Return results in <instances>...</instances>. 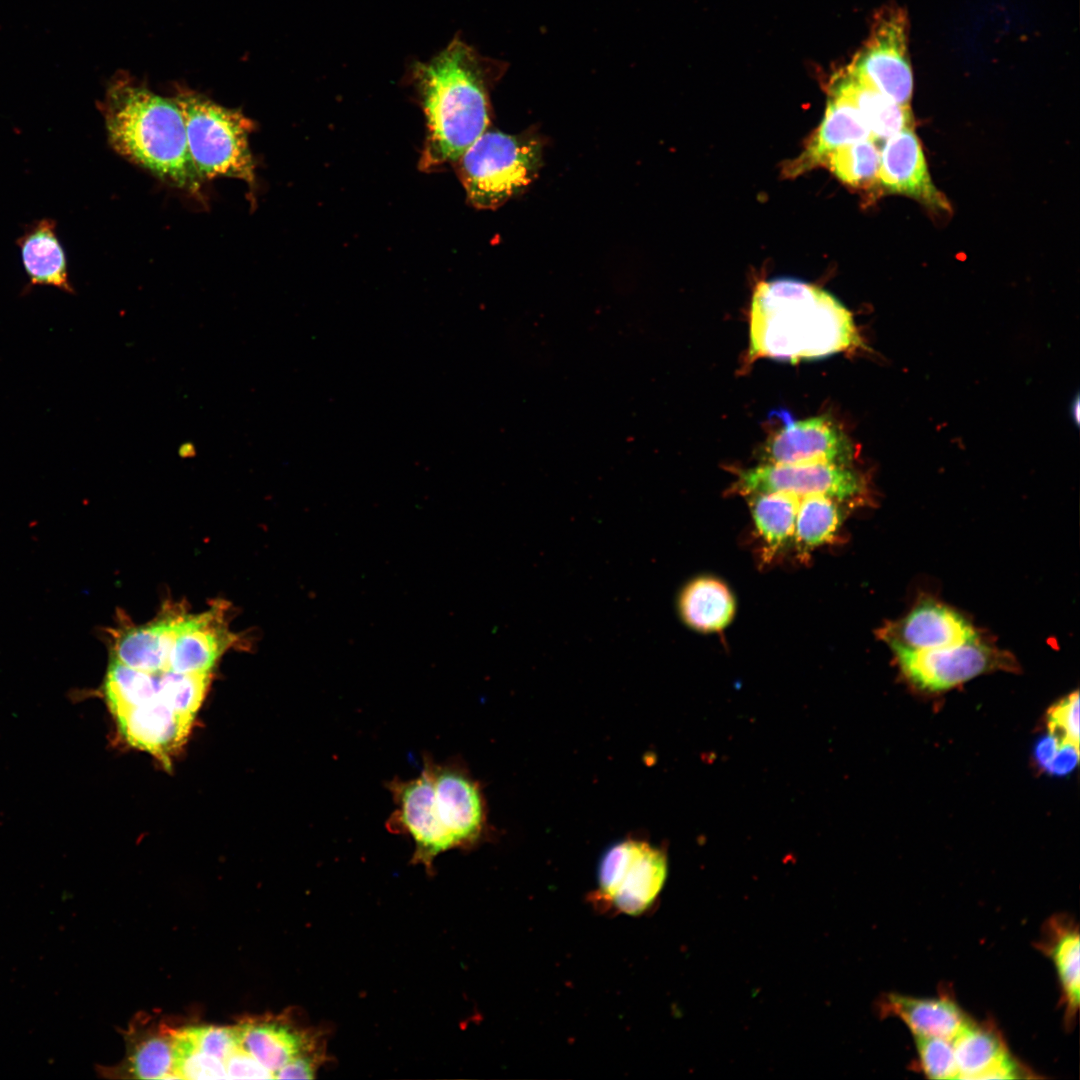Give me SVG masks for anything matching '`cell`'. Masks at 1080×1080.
Listing matches in <instances>:
<instances>
[{"mask_svg": "<svg viewBox=\"0 0 1080 1080\" xmlns=\"http://www.w3.org/2000/svg\"><path fill=\"white\" fill-rule=\"evenodd\" d=\"M237 641L228 629L223 603L209 610L188 614L171 648L169 671L187 674L210 673L217 659Z\"/></svg>", "mask_w": 1080, "mask_h": 1080, "instance_id": "cell-16", "label": "cell"}, {"mask_svg": "<svg viewBox=\"0 0 1080 1080\" xmlns=\"http://www.w3.org/2000/svg\"><path fill=\"white\" fill-rule=\"evenodd\" d=\"M678 609L685 624L700 632L725 628L735 613V600L728 587L713 577H699L681 591Z\"/></svg>", "mask_w": 1080, "mask_h": 1080, "instance_id": "cell-25", "label": "cell"}, {"mask_svg": "<svg viewBox=\"0 0 1080 1080\" xmlns=\"http://www.w3.org/2000/svg\"><path fill=\"white\" fill-rule=\"evenodd\" d=\"M1040 768L1058 776L1069 774L1078 764L1079 748L1060 742L1048 734L1041 738L1034 749Z\"/></svg>", "mask_w": 1080, "mask_h": 1080, "instance_id": "cell-35", "label": "cell"}, {"mask_svg": "<svg viewBox=\"0 0 1080 1080\" xmlns=\"http://www.w3.org/2000/svg\"><path fill=\"white\" fill-rule=\"evenodd\" d=\"M210 673H159L158 699L179 714L194 718L207 692Z\"/></svg>", "mask_w": 1080, "mask_h": 1080, "instance_id": "cell-30", "label": "cell"}, {"mask_svg": "<svg viewBox=\"0 0 1080 1080\" xmlns=\"http://www.w3.org/2000/svg\"><path fill=\"white\" fill-rule=\"evenodd\" d=\"M159 673L131 668L111 658L103 690L112 714L157 699Z\"/></svg>", "mask_w": 1080, "mask_h": 1080, "instance_id": "cell-28", "label": "cell"}, {"mask_svg": "<svg viewBox=\"0 0 1080 1080\" xmlns=\"http://www.w3.org/2000/svg\"><path fill=\"white\" fill-rule=\"evenodd\" d=\"M957 1079H1014L1020 1072L991 1029L969 1022L952 1040Z\"/></svg>", "mask_w": 1080, "mask_h": 1080, "instance_id": "cell-20", "label": "cell"}, {"mask_svg": "<svg viewBox=\"0 0 1080 1080\" xmlns=\"http://www.w3.org/2000/svg\"><path fill=\"white\" fill-rule=\"evenodd\" d=\"M878 182L888 191L910 196L939 210H948L944 195L935 187L921 144L912 129L887 138L880 154Z\"/></svg>", "mask_w": 1080, "mask_h": 1080, "instance_id": "cell-15", "label": "cell"}, {"mask_svg": "<svg viewBox=\"0 0 1080 1080\" xmlns=\"http://www.w3.org/2000/svg\"><path fill=\"white\" fill-rule=\"evenodd\" d=\"M922 1071L931 1079H957L952 1040L934 1036H914Z\"/></svg>", "mask_w": 1080, "mask_h": 1080, "instance_id": "cell-33", "label": "cell"}, {"mask_svg": "<svg viewBox=\"0 0 1080 1080\" xmlns=\"http://www.w3.org/2000/svg\"><path fill=\"white\" fill-rule=\"evenodd\" d=\"M188 614L184 607L175 605L164 607L145 624L120 622L109 632L111 658L146 672L168 671L171 648Z\"/></svg>", "mask_w": 1080, "mask_h": 1080, "instance_id": "cell-14", "label": "cell"}, {"mask_svg": "<svg viewBox=\"0 0 1080 1080\" xmlns=\"http://www.w3.org/2000/svg\"><path fill=\"white\" fill-rule=\"evenodd\" d=\"M195 1046L202 1052L225 1060L237 1047L234 1027L192 1026L185 1028Z\"/></svg>", "mask_w": 1080, "mask_h": 1080, "instance_id": "cell-36", "label": "cell"}, {"mask_svg": "<svg viewBox=\"0 0 1080 1080\" xmlns=\"http://www.w3.org/2000/svg\"><path fill=\"white\" fill-rule=\"evenodd\" d=\"M127 1053L117 1067L97 1065L102 1077L177 1079L174 1074L173 1029L165 1024L141 1022L126 1033Z\"/></svg>", "mask_w": 1080, "mask_h": 1080, "instance_id": "cell-19", "label": "cell"}, {"mask_svg": "<svg viewBox=\"0 0 1080 1080\" xmlns=\"http://www.w3.org/2000/svg\"><path fill=\"white\" fill-rule=\"evenodd\" d=\"M226 1073L232 1079H268L271 1073L254 1057L237 1047L224 1060Z\"/></svg>", "mask_w": 1080, "mask_h": 1080, "instance_id": "cell-37", "label": "cell"}, {"mask_svg": "<svg viewBox=\"0 0 1080 1080\" xmlns=\"http://www.w3.org/2000/svg\"><path fill=\"white\" fill-rule=\"evenodd\" d=\"M234 1028L238 1047L264 1066L272 1078L299 1057L327 1058L323 1032L300 1026L288 1016L247 1018Z\"/></svg>", "mask_w": 1080, "mask_h": 1080, "instance_id": "cell-13", "label": "cell"}, {"mask_svg": "<svg viewBox=\"0 0 1080 1080\" xmlns=\"http://www.w3.org/2000/svg\"><path fill=\"white\" fill-rule=\"evenodd\" d=\"M423 760L433 779V813L452 849L472 846L482 836L485 825L484 802L478 784L455 761L437 763L429 755Z\"/></svg>", "mask_w": 1080, "mask_h": 1080, "instance_id": "cell-10", "label": "cell"}, {"mask_svg": "<svg viewBox=\"0 0 1080 1080\" xmlns=\"http://www.w3.org/2000/svg\"><path fill=\"white\" fill-rule=\"evenodd\" d=\"M749 361L771 358L796 363L821 359L861 345L848 309L827 291L782 278L754 290Z\"/></svg>", "mask_w": 1080, "mask_h": 1080, "instance_id": "cell-2", "label": "cell"}, {"mask_svg": "<svg viewBox=\"0 0 1080 1080\" xmlns=\"http://www.w3.org/2000/svg\"><path fill=\"white\" fill-rule=\"evenodd\" d=\"M17 245L29 278L28 287L48 285L74 293L68 278L66 255L53 219L44 218L28 225L17 239Z\"/></svg>", "mask_w": 1080, "mask_h": 1080, "instance_id": "cell-22", "label": "cell"}, {"mask_svg": "<svg viewBox=\"0 0 1080 1080\" xmlns=\"http://www.w3.org/2000/svg\"><path fill=\"white\" fill-rule=\"evenodd\" d=\"M884 1009L901 1019L914 1036L953 1040L970 1022L956 1003L947 998L922 999L889 994Z\"/></svg>", "mask_w": 1080, "mask_h": 1080, "instance_id": "cell-24", "label": "cell"}, {"mask_svg": "<svg viewBox=\"0 0 1080 1080\" xmlns=\"http://www.w3.org/2000/svg\"><path fill=\"white\" fill-rule=\"evenodd\" d=\"M108 140L126 159L190 192L202 184L189 152L184 119L162 97L127 73L110 82L102 103Z\"/></svg>", "mask_w": 1080, "mask_h": 1080, "instance_id": "cell-3", "label": "cell"}, {"mask_svg": "<svg viewBox=\"0 0 1080 1080\" xmlns=\"http://www.w3.org/2000/svg\"><path fill=\"white\" fill-rule=\"evenodd\" d=\"M541 159L542 148L536 139L486 130L456 162L470 203L492 209L533 181Z\"/></svg>", "mask_w": 1080, "mask_h": 1080, "instance_id": "cell-5", "label": "cell"}, {"mask_svg": "<svg viewBox=\"0 0 1080 1080\" xmlns=\"http://www.w3.org/2000/svg\"><path fill=\"white\" fill-rule=\"evenodd\" d=\"M386 788L396 806L386 821V828L391 833L411 838L414 842L412 863L421 864L431 872L435 858L451 846L431 812L433 779L427 763L423 760L419 776L409 780L395 777L386 782Z\"/></svg>", "mask_w": 1080, "mask_h": 1080, "instance_id": "cell-11", "label": "cell"}, {"mask_svg": "<svg viewBox=\"0 0 1080 1080\" xmlns=\"http://www.w3.org/2000/svg\"><path fill=\"white\" fill-rule=\"evenodd\" d=\"M173 1058L177 1079H228L223 1060L200 1051L185 1028L173 1029Z\"/></svg>", "mask_w": 1080, "mask_h": 1080, "instance_id": "cell-31", "label": "cell"}, {"mask_svg": "<svg viewBox=\"0 0 1080 1080\" xmlns=\"http://www.w3.org/2000/svg\"><path fill=\"white\" fill-rule=\"evenodd\" d=\"M1049 734L1079 748V694L1075 691L1053 705L1047 714Z\"/></svg>", "mask_w": 1080, "mask_h": 1080, "instance_id": "cell-34", "label": "cell"}, {"mask_svg": "<svg viewBox=\"0 0 1080 1080\" xmlns=\"http://www.w3.org/2000/svg\"><path fill=\"white\" fill-rule=\"evenodd\" d=\"M783 426L762 448L764 463H829L848 466L854 451L845 432L826 415L794 420L781 415Z\"/></svg>", "mask_w": 1080, "mask_h": 1080, "instance_id": "cell-12", "label": "cell"}, {"mask_svg": "<svg viewBox=\"0 0 1080 1080\" xmlns=\"http://www.w3.org/2000/svg\"><path fill=\"white\" fill-rule=\"evenodd\" d=\"M190 155L201 179L230 177L255 184L249 147L254 123L241 111L224 107L195 91L178 88Z\"/></svg>", "mask_w": 1080, "mask_h": 1080, "instance_id": "cell-4", "label": "cell"}, {"mask_svg": "<svg viewBox=\"0 0 1080 1080\" xmlns=\"http://www.w3.org/2000/svg\"><path fill=\"white\" fill-rule=\"evenodd\" d=\"M868 139L874 138L858 110L847 99L832 93L815 135L787 170L790 175H797L823 164L827 155L835 149Z\"/></svg>", "mask_w": 1080, "mask_h": 1080, "instance_id": "cell-21", "label": "cell"}, {"mask_svg": "<svg viewBox=\"0 0 1080 1080\" xmlns=\"http://www.w3.org/2000/svg\"><path fill=\"white\" fill-rule=\"evenodd\" d=\"M506 66L459 38L430 60L412 65L410 80L427 123L424 170L456 162L487 130L489 90Z\"/></svg>", "mask_w": 1080, "mask_h": 1080, "instance_id": "cell-1", "label": "cell"}, {"mask_svg": "<svg viewBox=\"0 0 1080 1080\" xmlns=\"http://www.w3.org/2000/svg\"><path fill=\"white\" fill-rule=\"evenodd\" d=\"M755 528L764 543L766 557H773L793 543L800 498L789 493L749 495Z\"/></svg>", "mask_w": 1080, "mask_h": 1080, "instance_id": "cell-26", "label": "cell"}, {"mask_svg": "<svg viewBox=\"0 0 1080 1080\" xmlns=\"http://www.w3.org/2000/svg\"><path fill=\"white\" fill-rule=\"evenodd\" d=\"M1079 934L1066 929L1055 940L1050 955L1064 993L1067 1010L1073 1014L1080 999Z\"/></svg>", "mask_w": 1080, "mask_h": 1080, "instance_id": "cell-32", "label": "cell"}, {"mask_svg": "<svg viewBox=\"0 0 1080 1080\" xmlns=\"http://www.w3.org/2000/svg\"><path fill=\"white\" fill-rule=\"evenodd\" d=\"M838 502L823 495L800 498L793 538L799 556L807 557L812 550L835 538L841 523Z\"/></svg>", "mask_w": 1080, "mask_h": 1080, "instance_id": "cell-27", "label": "cell"}, {"mask_svg": "<svg viewBox=\"0 0 1080 1080\" xmlns=\"http://www.w3.org/2000/svg\"><path fill=\"white\" fill-rule=\"evenodd\" d=\"M888 644L905 677L916 687L931 692L955 687L985 672L1013 666L1007 654L977 639L929 650H912L895 642Z\"/></svg>", "mask_w": 1080, "mask_h": 1080, "instance_id": "cell-7", "label": "cell"}, {"mask_svg": "<svg viewBox=\"0 0 1080 1080\" xmlns=\"http://www.w3.org/2000/svg\"><path fill=\"white\" fill-rule=\"evenodd\" d=\"M123 737L134 747L167 762L187 738L194 718L177 713L158 698L114 715Z\"/></svg>", "mask_w": 1080, "mask_h": 1080, "instance_id": "cell-17", "label": "cell"}, {"mask_svg": "<svg viewBox=\"0 0 1080 1080\" xmlns=\"http://www.w3.org/2000/svg\"><path fill=\"white\" fill-rule=\"evenodd\" d=\"M880 636L912 650L943 648L977 639L975 630L963 617L935 602L915 607L900 623L881 630Z\"/></svg>", "mask_w": 1080, "mask_h": 1080, "instance_id": "cell-18", "label": "cell"}, {"mask_svg": "<svg viewBox=\"0 0 1080 1080\" xmlns=\"http://www.w3.org/2000/svg\"><path fill=\"white\" fill-rule=\"evenodd\" d=\"M833 93L847 99L861 114L874 139H887L911 129L910 106H902L887 98L859 78L849 67L836 81Z\"/></svg>", "mask_w": 1080, "mask_h": 1080, "instance_id": "cell-23", "label": "cell"}, {"mask_svg": "<svg viewBox=\"0 0 1080 1080\" xmlns=\"http://www.w3.org/2000/svg\"><path fill=\"white\" fill-rule=\"evenodd\" d=\"M907 25L902 9H884L877 17L869 43L850 66L868 85L902 106H910L913 91Z\"/></svg>", "mask_w": 1080, "mask_h": 1080, "instance_id": "cell-8", "label": "cell"}, {"mask_svg": "<svg viewBox=\"0 0 1080 1080\" xmlns=\"http://www.w3.org/2000/svg\"><path fill=\"white\" fill-rule=\"evenodd\" d=\"M880 150L874 139L841 146L827 155L825 163L845 184L869 188L878 182Z\"/></svg>", "mask_w": 1080, "mask_h": 1080, "instance_id": "cell-29", "label": "cell"}, {"mask_svg": "<svg viewBox=\"0 0 1080 1080\" xmlns=\"http://www.w3.org/2000/svg\"><path fill=\"white\" fill-rule=\"evenodd\" d=\"M666 875L662 851L643 841H622L601 859L600 896L618 912L639 915L654 903Z\"/></svg>", "mask_w": 1080, "mask_h": 1080, "instance_id": "cell-6", "label": "cell"}, {"mask_svg": "<svg viewBox=\"0 0 1080 1080\" xmlns=\"http://www.w3.org/2000/svg\"><path fill=\"white\" fill-rule=\"evenodd\" d=\"M731 491L749 496L784 492L798 498L823 495L838 501L855 497L863 488L848 466L829 463L769 464L738 470Z\"/></svg>", "mask_w": 1080, "mask_h": 1080, "instance_id": "cell-9", "label": "cell"}]
</instances>
